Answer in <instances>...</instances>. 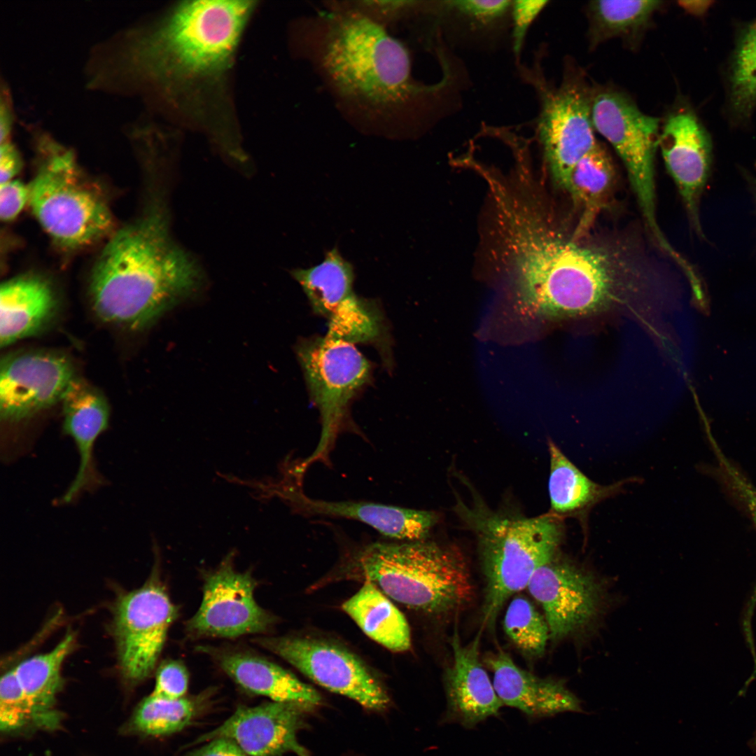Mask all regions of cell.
<instances>
[{
    "instance_id": "6da1fadb",
    "label": "cell",
    "mask_w": 756,
    "mask_h": 756,
    "mask_svg": "<svg viewBox=\"0 0 756 756\" xmlns=\"http://www.w3.org/2000/svg\"><path fill=\"white\" fill-rule=\"evenodd\" d=\"M253 8L251 1H184L157 23L100 46L90 59V82L129 94L216 75L229 67Z\"/></svg>"
},
{
    "instance_id": "7a4b0ae2",
    "label": "cell",
    "mask_w": 756,
    "mask_h": 756,
    "mask_svg": "<svg viewBox=\"0 0 756 756\" xmlns=\"http://www.w3.org/2000/svg\"><path fill=\"white\" fill-rule=\"evenodd\" d=\"M568 238L552 227L527 244L514 279L521 304L548 320L629 312L649 321L650 279L623 251Z\"/></svg>"
},
{
    "instance_id": "3957f363",
    "label": "cell",
    "mask_w": 756,
    "mask_h": 756,
    "mask_svg": "<svg viewBox=\"0 0 756 756\" xmlns=\"http://www.w3.org/2000/svg\"><path fill=\"white\" fill-rule=\"evenodd\" d=\"M200 275L171 239L167 220L152 213L115 232L92 270L90 296L102 321L146 327L190 295Z\"/></svg>"
},
{
    "instance_id": "277c9868",
    "label": "cell",
    "mask_w": 756,
    "mask_h": 756,
    "mask_svg": "<svg viewBox=\"0 0 756 756\" xmlns=\"http://www.w3.org/2000/svg\"><path fill=\"white\" fill-rule=\"evenodd\" d=\"M351 567L386 596L425 613L458 610L472 595L462 554L431 541L368 544L354 555Z\"/></svg>"
},
{
    "instance_id": "5b68a950",
    "label": "cell",
    "mask_w": 756,
    "mask_h": 756,
    "mask_svg": "<svg viewBox=\"0 0 756 756\" xmlns=\"http://www.w3.org/2000/svg\"><path fill=\"white\" fill-rule=\"evenodd\" d=\"M323 62L332 80L347 95L381 104L398 100L412 90L407 49L361 14L344 15L333 24Z\"/></svg>"
},
{
    "instance_id": "8992f818",
    "label": "cell",
    "mask_w": 756,
    "mask_h": 756,
    "mask_svg": "<svg viewBox=\"0 0 756 756\" xmlns=\"http://www.w3.org/2000/svg\"><path fill=\"white\" fill-rule=\"evenodd\" d=\"M563 536L550 516L510 519L491 517L478 526L485 578L483 624L493 627L503 604L525 587L534 573L554 559Z\"/></svg>"
},
{
    "instance_id": "52a82bcc",
    "label": "cell",
    "mask_w": 756,
    "mask_h": 756,
    "mask_svg": "<svg viewBox=\"0 0 756 756\" xmlns=\"http://www.w3.org/2000/svg\"><path fill=\"white\" fill-rule=\"evenodd\" d=\"M44 160L29 186L33 213L57 244L78 248L94 242L113 227L111 211L79 174L71 151L46 134L40 138Z\"/></svg>"
},
{
    "instance_id": "ba28073f",
    "label": "cell",
    "mask_w": 756,
    "mask_h": 756,
    "mask_svg": "<svg viewBox=\"0 0 756 756\" xmlns=\"http://www.w3.org/2000/svg\"><path fill=\"white\" fill-rule=\"evenodd\" d=\"M296 352L321 424L315 450L298 470L302 473L313 463L328 461L351 400L370 380L371 366L354 344L327 335L303 340Z\"/></svg>"
},
{
    "instance_id": "9c48e42d",
    "label": "cell",
    "mask_w": 756,
    "mask_h": 756,
    "mask_svg": "<svg viewBox=\"0 0 756 756\" xmlns=\"http://www.w3.org/2000/svg\"><path fill=\"white\" fill-rule=\"evenodd\" d=\"M594 130L611 144L622 160L645 223L662 250L671 244L659 227L656 211L654 157L659 120L642 112L624 92L611 88L593 90Z\"/></svg>"
},
{
    "instance_id": "30bf717a",
    "label": "cell",
    "mask_w": 756,
    "mask_h": 756,
    "mask_svg": "<svg viewBox=\"0 0 756 756\" xmlns=\"http://www.w3.org/2000/svg\"><path fill=\"white\" fill-rule=\"evenodd\" d=\"M264 648L293 666L310 680L345 696L365 709L385 711L390 698L379 680L351 651L326 640L295 636L257 639Z\"/></svg>"
},
{
    "instance_id": "8fae6325",
    "label": "cell",
    "mask_w": 756,
    "mask_h": 756,
    "mask_svg": "<svg viewBox=\"0 0 756 756\" xmlns=\"http://www.w3.org/2000/svg\"><path fill=\"white\" fill-rule=\"evenodd\" d=\"M593 90L577 72L542 98L539 138L553 179L565 190L574 167L597 143L592 120Z\"/></svg>"
},
{
    "instance_id": "7c38bea8",
    "label": "cell",
    "mask_w": 756,
    "mask_h": 756,
    "mask_svg": "<svg viewBox=\"0 0 756 756\" xmlns=\"http://www.w3.org/2000/svg\"><path fill=\"white\" fill-rule=\"evenodd\" d=\"M177 615L176 606L158 582L150 581L118 599L114 629L120 668L126 678L137 682L150 675Z\"/></svg>"
},
{
    "instance_id": "4fadbf2b",
    "label": "cell",
    "mask_w": 756,
    "mask_h": 756,
    "mask_svg": "<svg viewBox=\"0 0 756 756\" xmlns=\"http://www.w3.org/2000/svg\"><path fill=\"white\" fill-rule=\"evenodd\" d=\"M527 588L541 605L554 640L587 633L605 608L606 593L602 582L568 561L554 559L540 567Z\"/></svg>"
},
{
    "instance_id": "5bb4252c",
    "label": "cell",
    "mask_w": 756,
    "mask_h": 756,
    "mask_svg": "<svg viewBox=\"0 0 756 756\" xmlns=\"http://www.w3.org/2000/svg\"><path fill=\"white\" fill-rule=\"evenodd\" d=\"M76 378L62 354L26 351L6 356L0 367V414L18 422L62 402Z\"/></svg>"
},
{
    "instance_id": "9a60e30c",
    "label": "cell",
    "mask_w": 756,
    "mask_h": 756,
    "mask_svg": "<svg viewBox=\"0 0 756 756\" xmlns=\"http://www.w3.org/2000/svg\"><path fill=\"white\" fill-rule=\"evenodd\" d=\"M257 582L250 572L236 571L226 560L206 578L199 609L188 621V631L197 636L233 638L262 633L273 617L255 601Z\"/></svg>"
},
{
    "instance_id": "2e32d148",
    "label": "cell",
    "mask_w": 756,
    "mask_h": 756,
    "mask_svg": "<svg viewBox=\"0 0 756 756\" xmlns=\"http://www.w3.org/2000/svg\"><path fill=\"white\" fill-rule=\"evenodd\" d=\"M658 146L690 223L697 234L703 237L699 207L711 170L710 136L694 110L680 105L667 114L659 132Z\"/></svg>"
},
{
    "instance_id": "e0dca14e",
    "label": "cell",
    "mask_w": 756,
    "mask_h": 756,
    "mask_svg": "<svg viewBox=\"0 0 756 756\" xmlns=\"http://www.w3.org/2000/svg\"><path fill=\"white\" fill-rule=\"evenodd\" d=\"M312 710L296 704L270 701L254 706H240L214 729L202 735L194 744L223 738L234 741L250 756H282L293 753L311 756L298 739L307 727Z\"/></svg>"
},
{
    "instance_id": "ac0fdd59",
    "label": "cell",
    "mask_w": 756,
    "mask_h": 756,
    "mask_svg": "<svg viewBox=\"0 0 756 756\" xmlns=\"http://www.w3.org/2000/svg\"><path fill=\"white\" fill-rule=\"evenodd\" d=\"M481 631L468 644L461 643L456 630L451 640L453 662L445 676L448 722L472 728L498 715L503 705L479 659Z\"/></svg>"
},
{
    "instance_id": "d6986e66",
    "label": "cell",
    "mask_w": 756,
    "mask_h": 756,
    "mask_svg": "<svg viewBox=\"0 0 756 756\" xmlns=\"http://www.w3.org/2000/svg\"><path fill=\"white\" fill-rule=\"evenodd\" d=\"M493 673V687L503 705L531 718H546L571 712L585 713L582 701L564 681L540 678L517 666L503 650L486 660Z\"/></svg>"
},
{
    "instance_id": "ffe728a7",
    "label": "cell",
    "mask_w": 756,
    "mask_h": 756,
    "mask_svg": "<svg viewBox=\"0 0 756 756\" xmlns=\"http://www.w3.org/2000/svg\"><path fill=\"white\" fill-rule=\"evenodd\" d=\"M298 509L312 515L360 522L382 535L405 541L422 540L437 521L433 512L360 501H327L298 491L288 496Z\"/></svg>"
},
{
    "instance_id": "44dd1931",
    "label": "cell",
    "mask_w": 756,
    "mask_h": 756,
    "mask_svg": "<svg viewBox=\"0 0 756 756\" xmlns=\"http://www.w3.org/2000/svg\"><path fill=\"white\" fill-rule=\"evenodd\" d=\"M57 301L50 284L35 276L11 279L0 288V344L38 334L54 318Z\"/></svg>"
},
{
    "instance_id": "7402d4cb",
    "label": "cell",
    "mask_w": 756,
    "mask_h": 756,
    "mask_svg": "<svg viewBox=\"0 0 756 756\" xmlns=\"http://www.w3.org/2000/svg\"><path fill=\"white\" fill-rule=\"evenodd\" d=\"M223 670L244 690L272 701L293 703L314 710L322 703L320 694L290 671L258 656L244 652L223 654Z\"/></svg>"
},
{
    "instance_id": "603a6c76",
    "label": "cell",
    "mask_w": 756,
    "mask_h": 756,
    "mask_svg": "<svg viewBox=\"0 0 756 756\" xmlns=\"http://www.w3.org/2000/svg\"><path fill=\"white\" fill-rule=\"evenodd\" d=\"M371 639L393 652L411 645L410 631L403 614L379 588L364 581L361 588L342 606Z\"/></svg>"
},
{
    "instance_id": "cb8c5ba5",
    "label": "cell",
    "mask_w": 756,
    "mask_h": 756,
    "mask_svg": "<svg viewBox=\"0 0 756 756\" xmlns=\"http://www.w3.org/2000/svg\"><path fill=\"white\" fill-rule=\"evenodd\" d=\"M608 153L598 142L574 167L566 190L580 212L575 237L580 238L608 202L615 181Z\"/></svg>"
},
{
    "instance_id": "d4e9b609",
    "label": "cell",
    "mask_w": 756,
    "mask_h": 756,
    "mask_svg": "<svg viewBox=\"0 0 756 756\" xmlns=\"http://www.w3.org/2000/svg\"><path fill=\"white\" fill-rule=\"evenodd\" d=\"M291 273L314 312L328 320L356 295L353 289L354 268L342 258L337 248L328 251L320 264L296 269Z\"/></svg>"
},
{
    "instance_id": "484cf974",
    "label": "cell",
    "mask_w": 756,
    "mask_h": 756,
    "mask_svg": "<svg viewBox=\"0 0 756 756\" xmlns=\"http://www.w3.org/2000/svg\"><path fill=\"white\" fill-rule=\"evenodd\" d=\"M660 1H594L587 6L592 48L614 38L637 41L650 26Z\"/></svg>"
},
{
    "instance_id": "4316f807",
    "label": "cell",
    "mask_w": 756,
    "mask_h": 756,
    "mask_svg": "<svg viewBox=\"0 0 756 756\" xmlns=\"http://www.w3.org/2000/svg\"><path fill=\"white\" fill-rule=\"evenodd\" d=\"M549 493L552 510L559 514L582 512L610 495L617 486L592 481L552 442H548Z\"/></svg>"
},
{
    "instance_id": "83f0119b",
    "label": "cell",
    "mask_w": 756,
    "mask_h": 756,
    "mask_svg": "<svg viewBox=\"0 0 756 756\" xmlns=\"http://www.w3.org/2000/svg\"><path fill=\"white\" fill-rule=\"evenodd\" d=\"M74 644L66 635L52 650L25 659L14 669L36 715L40 718L52 705L62 682L61 667Z\"/></svg>"
},
{
    "instance_id": "f1b7e54d",
    "label": "cell",
    "mask_w": 756,
    "mask_h": 756,
    "mask_svg": "<svg viewBox=\"0 0 756 756\" xmlns=\"http://www.w3.org/2000/svg\"><path fill=\"white\" fill-rule=\"evenodd\" d=\"M729 105L734 118L744 122L756 108V20L740 34L729 71Z\"/></svg>"
},
{
    "instance_id": "f546056e",
    "label": "cell",
    "mask_w": 756,
    "mask_h": 756,
    "mask_svg": "<svg viewBox=\"0 0 756 756\" xmlns=\"http://www.w3.org/2000/svg\"><path fill=\"white\" fill-rule=\"evenodd\" d=\"M199 710L196 699L184 696L167 699L152 695L137 707L133 719L134 728L150 736H165L188 727Z\"/></svg>"
},
{
    "instance_id": "4dcf8cb0",
    "label": "cell",
    "mask_w": 756,
    "mask_h": 756,
    "mask_svg": "<svg viewBox=\"0 0 756 756\" xmlns=\"http://www.w3.org/2000/svg\"><path fill=\"white\" fill-rule=\"evenodd\" d=\"M503 627L505 634L522 651L531 656L542 655L550 638L545 616L526 598L518 596L508 606Z\"/></svg>"
},
{
    "instance_id": "1f68e13d",
    "label": "cell",
    "mask_w": 756,
    "mask_h": 756,
    "mask_svg": "<svg viewBox=\"0 0 756 756\" xmlns=\"http://www.w3.org/2000/svg\"><path fill=\"white\" fill-rule=\"evenodd\" d=\"M34 718V710L15 676L14 669L8 671L1 677L0 682L1 730L15 729Z\"/></svg>"
},
{
    "instance_id": "d6a6232c",
    "label": "cell",
    "mask_w": 756,
    "mask_h": 756,
    "mask_svg": "<svg viewBox=\"0 0 756 756\" xmlns=\"http://www.w3.org/2000/svg\"><path fill=\"white\" fill-rule=\"evenodd\" d=\"M724 470L730 486L745 505L756 527V488L729 464L724 463ZM755 607L756 584L746 603L743 615L742 626L746 636L752 635L751 623Z\"/></svg>"
},
{
    "instance_id": "836d02e7",
    "label": "cell",
    "mask_w": 756,
    "mask_h": 756,
    "mask_svg": "<svg viewBox=\"0 0 756 756\" xmlns=\"http://www.w3.org/2000/svg\"><path fill=\"white\" fill-rule=\"evenodd\" d=\"M188 687V675L184 666L177 661L163 664L158 670L152 695L167 699L185 696Z\"/></svg>"
},
{
    "instance_id": "e575fe53",
    "label": "cell",
    "mask_w": 756,
    "mask_h": 756,
    "mask_svg": "<svg viewBox=\"0 0 756 756\" xmlns=\"http://www.w3.org/2000/svg\"><path fill=\"white\" fill-rule=\"evenodd\" d=\"M510 1L457 0L447 1L448 6L478 21L487 22L494 20L512 6Z\"/></svg>"
},
{
    "instance_id": "d590c367",
    "label": "cell",
    "mask_w": 756,
    "mask_h": 756,
    "mask_svg": "<svg viewBox=\"0 0 756 756\" xmlns=\"http://www.w3.org/2000/svg\"><path fill=\"white\" fill-rule=\"evenodd\" d=\"M547 3V1L538 0L512 1L514 50L516 53L522 48L528 27Z\"/></svg>"
},
{
    "instance_id": "8d00e7d4",
    "label": "cell",
    "mask_w": 756,
    "mask_h": 756,
    "mask_svg": "<svg viewBox=\"0 0 756 756\" xmlns=\"http://www.w3.org/2000/svg\"><path fill=\"white\" fill-rule=\"evenodd\" d=\"M29 199V186L18 180L1 184L0 217L4 221L13 220Z\"/></svg>"
},
{
    "instance_id": "74e56055",
    "label": "cell",
    "mask_w": 756,
    "mask_h": 756,
    "mask_svg": "<svg viewBox=\"0 0 756 756\" xmlns=\"http://www.w3.org/2000/svg\"><path fill=\"white\" fill-rule=\"evenodd\" d=\"M183 756H250L234 741L218 738L206 742Z\"/></svg>"
},
{
    "instance_id": "f35d334b",
    "label": "cell",
    "mask_w": 756,
    "mask_h": 756,
    "mask_svg": "<svg viewBox=\"0 0 756 756\" xmlns=\"http://www.w3.org/2000/svg\"><path fill=\"white\" fill-rule=\"evenodd\" d=\"M22 162L15 146L10 140L1 143L0 181L1 184L13 180L21 168Z\"/></svg>"
},
{
    "instance_id": "ab89813d",
    "label": "cell",
    "mask_w": 756,
    "mask_h": 756,
    "mask_svg": "<svg viewBox=\"0 0 756 756\" xmlns=\"http://www.w3.org/2000/svg\"><path fill=\"white\" fill-rule=\"evenodd\" d=\"M13 111L10 95L6 86L1 85L0 106V140L1 143L10 140L13 125Z\"/></svg>"
},
{
    "instance_id": "60d3db41",
    "label": "cell",
    "mask_w": 756,
    "mask_h": 756,
    "mask_svg": "<svg viewBox=\"0 0 756 756\" xmlns=\"http://www.w3.org/2000/svg\"><path fill=\"white\" fill-rule=\"evenodd\" d=\"M684 8H687L689 11H692L694 14H703L707 10L708 8L711 4L710 1H699L698 5H694L693 1H682Z\"/></svg>"
},
{
    "instance_id": "b9f144b4",
    "label": "cell",
    "mask_w": 756,
    "mask_h": 756,
    "mask_svg": "<svg viewBox=\"0 0 756 756\" xmlns=\"http://www.w3.org/2000/svg\"><path fill=\"white\" fill-rule=\"evenodd\" d=\"M747 179L750 185L755 202H756V178L750 175L747 176Z\"/></svg>"
}]
</instances>
